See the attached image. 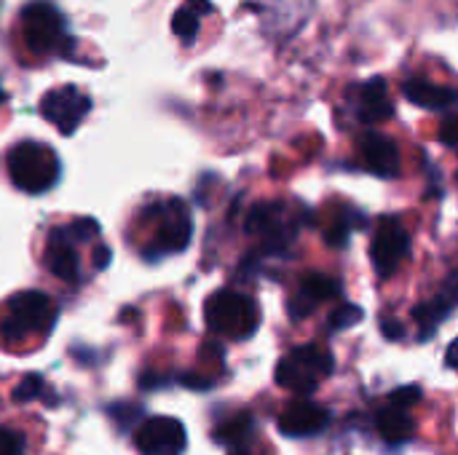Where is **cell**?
<instances>
[{
  "instance_id": "obj_1",
  "label": "cell",
  "mask_w": 458,
  "mask_h": 455,
  "mask_svg": "<svg viewBox=\"0 0 458 455\" xmlns=\"http://www.w3.org/2000/svg\"><path fill=\"white\" fill-rule=\"evenodd\" d=\"M333 370H335V359L325 346L303 343V346L290 349L279 359L274 378L284 392H293L309 400L319 389V383L333 375Z\"/></svg>"
},
{
  "instance_id": "obj_2",
  "label": "cell",
  "mask_w": 458,
  "mask_h": 455,
  "mask_svg": "<svg viewBox=\"0 0 458 455\" xmlns=\"http://www.w3.org/2000/svg\"><path fill=\"white\" fill-rule=\"evenodd\" d=\"M207 327L228 341H250L260 327V308L250 295L220 290L204 306Z\"/></svg>"
},
{
  "instance_id": "obj_3",
  "label": "cell",
  "mask_w": 458,
  "mask_h": 455,
  "mask_svg": "<svg viewBox=\"0 0 458 455\" xmlns=\"http://www.w3.org/2000/svg\"><path fill=\"white\" fill-rule=\"evenodd\" d=\"M8 172L19 190L24 193H46L59 180V158L48 145L40 142H19L8 153Z\"/></svg>"
},
{
  "instance_id": "obj_4",
  "label": "cell",
  "mask_w": 458,
  "mask_h": 455,
  "mask_svg": "<svg viewBox=\"0 0 458 455\" xmlns=\"http://www.w3.org/2000/svg\"><path fill=\"white\" fill-rule=\"evenodd\" d=\"M250 236L260 239V249L258 255H282L293 239H295V217L290 215L284 201H260L247 212V223H244Z\"/></svg>"
},
{
  "instance_id": "obj_5",
  "label": "cell",
  "mask_w": 458,
  "mask_h": 455,
  "mask_svg": "<svg viewBox=\"0 0 458 455\" xmlns=\"http://www.w3.org/2000/svg\"><path fill=\"white\" fill-rule=\"evenodd\" d=\"M252 8L258 11L266 35L276 43H287L306 27L317 0H255Z\"/></svg>"
},
{
  "instance_id": "obj_6",
  "label": "cell",
  "mask_w": 458,
  "mask_h": 455,
  "mask_svg": "<svg viewBox=\"0 0 458 455\" xmlns=\"http://www.w3.org/2000/svg\"><path fill=\"white\" fill-rule=\"evenodd\" d=\"M344 102H346L349 115L362 126H378V123H384V121H389L394 115V102L389 97V83L381 75L346 86Z\"/></svg>"
},
{
  "instance_id": "obj_7",
  "label": "cell",
  "mask_w": 458,
  "mask_h": 455,
  "mask_svg": "<svg viewBox=\"0 0 458 455\" xmlns=\"http://www.w3.org/2000/svg\"><path fill=\"white\" fill-rule=\"evenodd\" d=\"M408 255H411V233L405 231L400 217L384 215L378 220V228L370 244V260H373L376 274L381 279H389Z\"/></svg>"
},
{
  "instance_id": "obj_8",
  "label": "cell",
  "mask_w": 458,
  "mask_h": 455,
  "mask_svg": "<svg viewBox=\"0 0 458 455\" xmlns=\"http://www.w3.org/2000/svg\"><path fill=\"white\" fill-rule=\"evenodd\" d=\"M54 306H51V298L38 292V290H27V292H19L16 298H11V306H8V319L3 324V333L5 338H21L27 333H35V330H48L51 322H54Z\"/></svg>"
},
{
  "instance_id": "obj_9",
  "label": "cell",
  "mask_w": 458,
  "mask_h": 455,
  "mask_svg": "<svg viewBox=\"0 0 458 455\" xmlns=\"http://www.w3.org/2000/svg\"><path fill=\"white\" fill-rule=\"evenodd\" d=\"M134 445L142 455H182L188 445V434L177 418L156 416L140 424Z\"/></svg>"
},
{
  "instance_id": "obj_10",
  "label": "cell",
  "mask_w": 458,
  "mask_h": 455,
  "mask_svg": "<svg viewBox=\"0 0 458 455\" xmlns=\"http://www.w3.org/2000/svg\"><path fill=\"white\" fill-rule=\"evenodd\" d=\"M21 27H24V38H27L30 48L38 51V54L54 51L62 43L64 21H62L59 11L51 3H40V0L30 3L21 11Z\"/></svg>"
},
{
  "instance_id": "obj_11",
  "label": "cell",
  "mask_w": 458,
  "mask_h": 455,
  "mask_svg": "<svg viewBox=\"0 0 458 455\" xmlns=\"http://www.w3.org/2000/svg\"><path fill=\"white\" fill-rule=\"evenodd\" d=\"M91 99L86 94H81L75 86H62L48 91L40 99V113L48 123H54L62 134H72L78 129V123L83 121V115L89 113Z\"/></svg>"
},
{
  "instance_id": "obj_12",
  "label": "cell",
  "mask_w": 458,
  "mask_h": 455,
  "mask_svg": "<svg viewBox=\"0 0 458 455\" xmlns=\"http://www.w3.org/2000/svg\"><path fill=\"white\" fill-rule=\"evenodd\" d=\"M330 426V410L311 402V400H298L284 408V413L276 421V429L287 440H309L319 437Z\"/></svg>"
},
{
  "instance_id": "obj_13",
  "label": "cell",
  "mask_w": 458,
  "mask_h": 455,
  "mask_svg": "<svg viewBox=\"0 0 458 455\" xmlns=\"http://www.w3.org/2000/svg\"><path fill=\"white\" fill-rule=\"evenodd\" d=\"M458 308V271L454 274H448V279L443 282V287H440V292L435 295V298H429L427 303H421V306H416L413 308V319H416V324L421 327V333H419V341L421 343H427L429 338H435V333H437V327L454 314Z\"/></svg>"
},
{
  "instance_id": "obj_14",
  "label": "cell",
  "mask_w": 458,
  "mask_h": 455,
  "mask_svg": "<svg viewBox=\"0 0 458 455\" xmlns=\"http://www.w3.org/2000/svg\"><path fill=\"white\" fill-rule=\"evenodd\" d=\"M344 295V287L338 279L333 276H325V274H309L301 279L298 284V292L290 298L287 303V311H290V319L293 322H301L306 319L309 314L317 311L319 303H327V300H335Z\"/></svg>"
},
{
  "instance_id": "obj_15",
  "label": "cell",
  "mask_w": 458,
  "mask_h": 455,
  "mask_svg": "<svg viewBox=\"0 0 458 455\" xmlns=\"http://www.w3.org/2000/svg\"><path fill=\"white\" fill-rule=\"evenodd\" d=\"M360 156L362 166L381 180H394L400 174V147L381 131H365L360 137Z\"/></svg>"
},
{
  "instance_id": "obj_16",
  "label": "cell",
  "mask_w": 458,
  "mask_h": 455,
  "mask_svg": "<svg viewBox=\"0 0 458 455\" xmlns=\"http://www.w3.org/2000/svg\"><path fill=\"white\" fill-rule=\"evenodd\" d=\"M191 236H193L191 215H188V209H185L182 201L172 198V201L164 206V220H161V231H158V247L150 252V257L182 252V249L191 244Z\"/></svg>"
},
{
  "instance_id": "obj_17",
  "label": "cell",
  "mask_w": 458,
  "mask_h": 455,
  "mask_svg": "<svg viewBox=\"0 0 458 455\" xmlns=\"http://www.w3.org/2000/svg\"><path fill=\"white\" fill-rule=\"evenodd\" d=\"M403 94L408 102H413L424 110H448L458 102V88L432 83L427 78H408L403 83Z\"/></svg>"
},
{
  "instance_id": "obj_18",
  "label": "cell",
  "mask_w": 458,
  "mask_h": 455,
  "mask_svg": "<svg viewBox=\"0 0 458 455\" xmlns=\"http://www.w3.org/2000/svg\"><path fill=\"white\" fill-rule=\"evenodd\" d=\"M215 13V5L212 0H185L174 16H172V32L177 35V40L182 46H193L196 38H199V29H201V21L204 16Z\"/></svg>"
},
{
  "instance_id": "obj_19",
  "label": "cell",
  "mask_w": 458,
  "mask_h": 455,
  "mask_svg": "<svg viewBox=\"0 0 458 455\" xmlns=\"http://www.w3.org/2000/svg\"><path fill=\"white\" fill-rule=\"evenodd\" d=\"M376 429H378V434H381V440L384 442H389V445H405V442H411L413 440V434H416V421L411 418V413L408 410H400V408H384V410H378L376 413Z\"/></svg>"
},
{
  "instance_id": "obj_20",
  "label": "cell",
  "mask_w": 458,
  "mask_h": 455,
  "mask_svg": "<svg viewBox=\"0 0 458 455\" xmlns=\"http://www.w3.org/2000/svg\"><path fill=\"white\" fill-rule=\"evenodd\" d=\"M46 265L48 271L62 282L78 279V257L70 247V239L62 231H51L48 247H46Z\"/></svg>"
},
{
  "instance_id": "obj_21",
  "label": "cell",
  "mask_w": 458,
  "mask_h": 455,
  "mask_svg": "<svg viewBox=\"0 0 458 455\" xmlns=\"http://www.w3.org/2000/svg\"><path fill=\"white\" fill-rule=\"evenodd\" d=\"M252 437H255V418L250 413H239L215 429V442L225 445L228 451L231 448H247V442Z\"/></svg>"
},
{
  "instance_id": "obj_22",
  "label": "cell",
  "mask_w": 458,
  "mask_h": 455,
  "mask_svg": "<svg viewBox=\"0 0 458 455\" xmlns=\"http://www.w3.org/2000/svg\"><path fill=\"white\" fill-rule=\"evenodd\" d=\"M362 319H365V311H362L357 303H344V306H338V308L330 314L327 330H330V333H344V330L360 324Z\"/></svg>"
},
{
  "instance_id": "obj_23",
  "label": "cell",
  "mask_w": 458,
  "mask_h": 455,
  "mask_svg": "<svg viewBox=\"0 0 458 455\" xmlns=\"http://www.w3.org/2000/svg\"><path fill=\"white\" fill-rule=\"evenodd\" d=\"M62 233H64L67 239H75V241H89V239H97V233H99V223H97V220H91V217H83V220L70 223Z\"/></svg>"
},
{
  "instance_id": "obj_24",
  "label": "cell",
  "mask_w": 458,
  "mask_h": 455,
  "mask_svg": "<svg viewBox=\"0 0 458 455\" xmlns=\"http://www.w3.org/2000/svg\"><path fill=\"white\" fill-rule=\"evenodd\" d=\"M352 231H354V225H352V220L349 217H344V220H338L333 228H327L325 231V241L330 244V247H346L349 244V236H352Z\"/></svg>"
},
{
  "instance_id": "obj_25",
  "label": "cell",
  "mask_w": 458,
  "mask_h": 455,
  "mask_svg": "<svg viewBox=\"0 0 458 455\" xmlns=\"http://www.w3.org/2000/svg\"><path fill=\"white\" fill-rule=\"evenodd\" d=\"M437 139H440L445 147H451V150H456L458 153V113H448V115L443 118V123H440V129H437Z\"/></svg>"
},
{
  "instance_id": "obj_26",
  "label": "cell",
  "mask_w": 458,
  "mask_h": 455,
  "mask_svg": "<svg viewBox=\"0 0 458 455\" xmlns=\"http://www.w3.org/2000/svg\"><path fill=\"white\" fill-rule=\"evenodd\" d=\"M40 392H43V381H40V375H27V378L16 386L13 400H16V402H32L35 397H40Z\"/></svg>"
},
{
  "instance_id": "obj_27",
  "label": "cell",
  "mask_w": 458,
  "mask_h": 455,
  "mask_svg": "<svg viewBox=\"0 0 458 455\" xmlns=\"http://www.w3.org/2000/svg\"><path fill=\"white\" fill-rule=\"evenodd\" d=\"M421 400V386H403V389H394L389 394V402L392 408H400V410H408L411 405H416Z\"/></svg>"
},
{
  "instance_id": "obj_28",
  "label": "cell",
  "mask_w": 458,
  "mask_h": 455,
  "mask_svg": "<svg viewBox=\"0 0 458 455\" xmlns=\"http://www.w3.org/2000/svg\"><path fill=\"white\" fill-rule=\"evenodd\" d=\"M0 455H24V437L13 429H0Z\"/></svg>"
},
{
  "instance_id": "obj_29",
  "label": "cell",
  "mask_w": 458,
  "mask_h": 455,
  "mask_svg": "<svg viewBox=\"0 0 458 455\" xmlns=\"http://www.w3.org/2000/svg\"><path fill=\"white\" fill-rule=\"evenodd\" d=\"M381 335L386 341H403L405 338V324L392 316H381Z\"/></svg>"
},
{
  "instance_id": "obj_30",
  "label": "cell",
  "mask_w": 458,
  "mask_h": 455,
  "mask_svg": "<svg viewBox=\"0 0 458 455\" xmlns=\"http://www.w3.org/2000/svg\"><path fill=\"white\" fill-rule=\"evenodd\" d=\"M180 383L185 389H193V392H209L212 389V378H201V375H180Z\"/></svg>"
},
{
  "instance_id": "obj_31",
  "label": "cell",
  "mask_w": 458,
  "mask_h": 455,
  "mask_svg": "<svg viewBox=\"0 0 458 455\" xmlns=\"http://www.w3.org/2000/svg\"><path fill=\"white\" fill-rule=\"evenodd\" d=\"M445 365H448L451 370H458V338L451 341V346H448V351H445Z\"/></svg>"
},
{
  "instance_id": "obj_32",
  "label": "cell",
  "mask_w": 458,
  "mask_h": 455,
  "mask_svg": "<svg viewBox=\"0 0 458 455\" xmlns=\"http://www.w3.org/2000/svg\"><path fill=\"white\" fill-rule=\"evenodd\" d=\"M107 263H110V249L107 247H99L97 255H94V268L102 271V268H107Z\"/></svg>"
},
{
  "instance_id": "obj_33",
  "label": "cell",
  "mask_w": 458,
  "mask_h": 455,
  "mask_svg": "<svg viewBox=\"0 0 458 455\" xmlns=\"http://www.w3.org/2000/svg\"><path fill=\"white\" fill-rule=\"evenodd\" d=\"M228 455H252V453H250V448H231Z\"/></svg>"
}]
</instances>
